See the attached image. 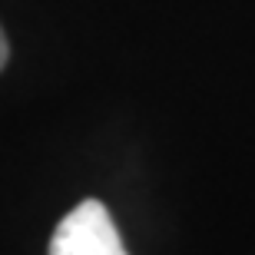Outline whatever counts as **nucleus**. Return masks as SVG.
<instances>
[{"label": "nucleus", "instance_id": "nucleus-1", "mask_svg": "<svg viewBox=\"0 0 255 255\" xmlns=\"http://www.w3.org/2000/svg\"><path fill=\"white\" fill-rule=\"evenodd\" d=\"M47 255H129L100 199H83L60 219Z\"/></svg>", "mask_w": 255, "mask_h": 255}, {"label": "nucleus", "instance_id": "nucleus-2", "mask_svg": "<svg viewBox=\"0 0 255 255\" xmlns=\"http://www.w3.org/2000/svg\"><path fill=\"white\" fill-rule=\"evenodd\" d=\"M7 57H10V43H7V33H3V27H0V70H3Z\"/></svg>", "mask_w": 255, "mask_h": 255}]
</instances>
